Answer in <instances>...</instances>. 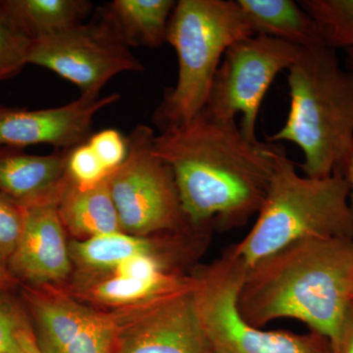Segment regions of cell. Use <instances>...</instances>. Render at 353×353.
Segmentation results:
<instances>
[{
	"mask_svg": "<svg viewBox=\"0 0 353 353\" xmlns=\"http://www.w3.org/2000/svg\"><path fill=\"white\" fill-rule=\"evenodd\" d=\"M25 297L38 326L37 341L44 353L63 352L94 311L55 290L28 289Z\"/></svg>",
	"mask_w": 353,
	"mask_h": 353,
	"instance_id": "obj_14",
	"label": "cell"
},
{
	"mask_svg": "<svg viewBox=\"0 0 353 353\" xmlns=\"http://www.w3.org/2000/svg\"><path fill=\"white\" fill-rule=\"evenodd\" d=\"M282 146L250 141L236 121L204 111L155 136V154L173 171L185 214L194 227L245 226L263 203Z\"/></svg>",
	"mask_w": 353,
	"mask_h": 353,
	"instance_id": "obj_1",
	"label": "cell"
},
{
	"mask_svg": "<svg viewBox=\"0 0 353 353\" xmlns=\"http://www.w3.org/2000/svg\"><path fill=\"white\" fill-rule=\"evenodd\" d=\"M119 99L118 94L81 95L59 108L38 110L0 105V148L50 145L57 150H72L90 138L95 115Z\"/></svg>",
	"mask_w": 353,
	"mask_h": 353,
	"instance_id": "obj_11",
	"label": "cell"
},
{
	"mask_svg": "<svg viewBox=\"0 0 353 353\" xmlns=\"http://www.w3.org/2000/svg\"><path fill=\"white\" fill-rule=\"evenodd\" d=\"M24 208L0 194V265L8 266L24 229Z\"/></svg>",
	"mask_w": 353,
	"mask_h": 353,
	"instance_id": "obj_25",
	"label": "cell"
},
{
	"mask_svg": "<svg viewBox=\"0 0 353 353\" xmlns=\"http://www.w3.org/2000/svg\"><path fill=\"white\" fill-rule=\"evenodd\" d=\"M88 282H83L76 292L83 299L117 308L116 311L128 310L141 307L154 303L164 297L190 289L194 284V279L189 282H154V281L138 280V279L101 274V275L83 276Z\"/></svg>",
	"mask_w": 353,
	"mask_h": 353,
	"instance_id": "obj_17",
	"label": "cell"
},
{
	"mask_svg": "<svg viewBox=\"0 0 353 353\" xmlns=\"http://www.w3.org/2000/svg\"><path fill=\"white\" fill-rule=\"evenodd\" d=\"M29 64L54 72L79 88L82 97H101V90L124 72L143 71L130 50L108 6L92 21L34 39Z\"/></svg>",
	"mask_w": 353,
	"mask_h": 353,
	"instance_id": "obj_8",
	"label": "cell"
},
{
	"mask_svg": "<svg viewBox=\"0 0 353 353\" xmlns=\"http://www.w3.org/2000/svg\"><path fill=\"white\" fill-rule=\"evenodd\" d=\"M248 266L230 245L192 273L194 303L209 347L221 353H334L326 336L310 331H265L241 317L238 296Z\"/></svg>",
	"mask_w": 353,
	"mask_h": 353,
	"instance_id": "obj_6",
	"label": "cell"
},
{
	"mask_svg": "<svg viewBox=\"0 0 353 353\" xmlns=\"http://www.w3.org/2000/svg\"><path fill=\"white\" fill-rule=\"evenodd\" d=\"M280 39L254 34L230 46L223 57L203 111L215 119L236 121L250 141H256L262 101L276 77L292 66L301 53Z\"/></svg>",
	"mask_w": 353,
	"mask_h": 353,
	"instance_id": "obj_9",
	"label": "cell"
},
{
	"mask_svg": "<svg viewBox=\"0 0 353 353\" xmlns=\"http://www.w3.org/2000/svg\"><path fill=\"white\" fill-rule=\"evenodd\" d=\"M152 128L139 125L128 137L125 161L108 176L121 230L138 236L183 233L196 228L183 211L175 176L153 150Z\"/></svg>",
	"mask_w": 353,
	"mask_h": 353,
	"instance_id": "obj_7",
	"label": "cell"
},
{
	"mask_svg": "<svg viewBox=\"0 0 353 353\" xmlns=\"http://www.w3.org/2000/svg\"><path fill=\"white\" fill-rule=\"evenodd\" d=\"M287 72L289 113L267 141L299 146L304 176L327 178L343 172L353 146V72L327 46L301 48Z\"/></svg>",
	"mask_w": 353,
	"mask_h": 353,
	"instance_id": "obj_3",
	"label": "cell"
},
{
	"mask_svg": "<svg viewBox=\"0 0 353 353\" xmlns=\"http://www.w3.org/2000/svg\"><path fill=\"white\" fill-rule=\"evenodd\" d=\"M0 6L34 41L82 24L92 8L87 0H0Z\"/></svg>",
	"mask_w": 353,
	"mask_h": 353,
	"instance_id": "obj_19",
	"label": "cell"
},
{
	"mask_svg": "<svg viewBox=\"0 0 353 353\" xmlns=\"http://www.w3.org/2000/svg\"><path fill=\"white\" fill-rule=\"evenodd\" d=\"M165 234L138 236L124 232L99 234L87 240L72 241L70 255L83 276L101 275L112 271L132 256L155 250Z\"/></svg>",
	"mask_w": 353,
	"mask_h": 353,
	"instance_id": "obj_18",
	"label": "cell"
},
{
	"mask_svg": "<svg viewBox=\"0 0 353 353\" xmlns=\"http://www.w3.org/2000/svg\"><path fill=\"white\" fill-rule=\"evenodd\" d=\"M255 34L299 48L326 46L317 23L292 0H236Z\"/></svg>",
	"mask_w": 353,
	"mask_h": 353,
	"instance_id": "obj_15",
	"label": "cell"
},
{
	"mask_svg": "<svg viewBox=\"0 0 353 353\" xmlns=\"http://www.w3.org/2000/svg\"><path fill=\"white\" fill-rule=\"evenodd\" d=\"M67 176L80 189H90L108 179L110 172L103 166L87 143L69 150Z\"/></svg>",
	"mask_w": 353,
	"mask_h": 353,
	"instance_id": "obj_24",
	"label": "cell"
},
{
	"mask_svg": "<svg viewBox=\"0 0 353 353\" xmlns=\"http://www.w3.org/2000/svg\"><path fill=\"white\" fill-rule=\"evenodd\" d=\"M208 353H221V352H217V350H213V348H211L210 347H209Z\"/></svg>",
	"mask_w": 353,
	"mask_h": 353,
	"instance_id": "obj_32",
	"label": "cell"
},
{
	"mask_svg": "<svg viewBox=\"0 0 353 353\" xmlns=\"http://www.w3.org/2000/svg\"><path fill=\"white\" fill-rule=\"evenodd\" d=\"M254 34L236 0L176 2L166 43L178 57V79L153 114L160 131L190 122L203 111L228 48Z\"/></svg>",
	"mask_w": 353,
	"mask_h": 353,
	"instance_id": "obj_5",
	"label": "cell"
},
{
	"mask_svg": "<svg viewBox=\"0 0 353 353\" xmlns=\"http://www.w3.org/2000/svg\"><path fill=\"white\" fill-rule=\"evenodd\" d=\"M352 305H353V301H352Z\"/></svg>",
	"mask_w": 353,
	"mask_h": 353,
	"instance_id": "obj_33",
	"label": "cell"
},
{
	"mask_svg": "<svg viewBox=\"0 0 353 353\" xmlns=\"http://www.w3.org/2000/svg\"><path fill=\"white\" fill-rule=\"evenodd\" d=\"M32 41L0 6V81L13 78L29 64Z\"/></svg>",
	"mask_w": 353,
	"mask_h": 353,
	"instance_id": "obj_23",
	"label": "cell"
},
{
	"mask_svg": "<svg viewBox=\"0 0 353 353\" xmlns=\"http://www.w3.org/2000/svg\"><path fill=\"white\" fill-rule=\"evenodd\" d=\"M192 287L141 307L119 311L117 353H208Z\"/></svg>",
	"mask_w": 353,
	"mask_h": 353,
	"instance_id": "obj_10",
	"label": "cell"
},
{
	"mask_svg": "<svg viewBox=\"0 0 353 353\" xmlns=\"http://www.w3.org/2000/svg\"><path fill=\"white\" fill-rule=\"evenodd\" d=\"M308 239L353 240L350 185L343 172L327 178L299 175L282 146L254 224L231 246L250 268L285 246Z\"/></svg>",
	"mask_w": 353,
	"mask_h": 353,
	"instance_id": "obj_4",
	"label": "cell"
},
{
	"mask_svg": "<svg viewBox=\"0 0 353 353\" xmlns=\"http://www.w3.org/2000/svg\"><path fill=\"white\" fill-rule=\"evenodd\" d=\"M19 341L26 353H44L39 347L36 334L32 328L25 330L20 334Z\"/></svg>",
	"mask_w": 353,
	"mask_h": 353,
	"instance_id": "obj_29",
	"label": "cell"
},
{
	"mask_svg": "<svg viewBox=\"0 0 353 353\" xmlns=\"http://www.w3.org/2000/svg\"><path fill=\"white\" fill-rule=\"evenodd\" d=\"M28 329L31 326L24 312L0 290V353H26L19 336Z\"/></svg>",
	"mask_w": 353,
	"mask_h": 353,
	"instance_id": "obj_26",
	"label": "cell"
},
{
	"mask_svg": "<svg viewBox=\"0 0 353 353\" xmlns=\"http://www.w3.org/2000/svg\"><path fill=\"white\" fill-rule=\"evenodd\" d=\"M339 353H353V305L348 309L341 327Z\"/></svg>",
	"mask_w": 353,
	"mask_h": 353,
	"instance_id": "obj_28",
	"label": "cell"
},
{
	"mask_svg": "<svg viewBox=\"0 0 353 353\" xmlns=\"http://www.w3.org/2000/svg\"><path fill=\"white\" fill-rule=\"evenodd\" d=\"M343 174L350 185V203L353 214V146L343 166Z\"/></svg>",
	"mask_w": 353,
	"mask_h": 353,
	"instance_id": "obj_30",
	"label": "cell"
},
{
	"mask_svg": "<svg viewBox=\"0 0 353 353\" xmlns=\"http://www.w3.org/2000/svg\"><path fill=\"white\" fill-rule=\"evenodd\" d=\"M69 150L32 155L16 148H0V194L21 206L59 199L68 183Z\"/></svg>",
	"mask_w": 353,
	"mask_h": 353,
	"instance_id": "obj_13",
	"label": "cell"
},
{
	"mask_svg": "<svg viewBox=\"0 0 353 353\" xmlns=\"http://www.w3.org/2000/svg\"><path fill=\"white\" fill-rule=\"evenodd\" d=\"M352 301L353 240L308 239L248 268L236 303L253 327L299 320L329 339L339 353L341 327Z\"/></svg>",
	"mask_w": 353,
	"mask_h": 353,
	"instance_id": "obj_2",
	"label": "cell"
},
{
	"mask_svg": "<svg viewBox=\"0 0 353 353\" xmlns=\"http://www.w3.org/2000/svg\"><path fill=\"white\" fill-rule=\"evenodd\" d=\"M121 315L92 311L78 336L62 353H117Z\"/></svg>",
	"mask_w": 353,
	"mask_h": 353,
	"instance_id": "obj_22",
	"label": "cell"
},
{
	"mask_svg": "<svg viewBox=\"0 0 353 353\" xmlns=\"http://www.w3.org/2000/svg\"><path fill=\"white\" fill-rule=\"evenodd\" d=\"M58 201L50 199L23 206L24 229L8 263L14 277L39 287H51L68 279L73 262Z\"/></svg>",
	"mask_w": 353,
	"mask_h": 353,
	"instance_id": "obj_12",
	"label": "cell"
},
{
	"mask_svg": "<svg viewBox=\"0 0 353 353\" xmlns=\"http://www.w3.org/2000/svg\"><path fill=\"white\" fill-rule=\"evenodd\" d=\"M173 0H114L108 8L128 46L157 48L166 43Z\"/></svg>",
	"mask_w": 353,
	"mask_h": 353,
	"instance_id": "obj_20",
	"label": "cell"
},
{
	"mask_svg": "<svg viewBox=\"0 0 353 353\" xmlns=\"http://www.w3.org/2000/svg\"><path fill=\"white\" fill-rule=\"evenodd\" d=\"M299 2L317 23L326 46L345 52L347 68L353 72V0Z\"/></svg>",
	"mask_w": 353,
	"mask_h": 353,
	"instance_id": "obj_21",
	"label": "cell"
},
{
	"mask_svg": "<svg viewBox=\"0 0 353 353\" xmlns=\"http://www.w3.org/2000/svg\"><path fill=\"white\" fill-rule=\"evenodd\" d=\"M15 284L16 279L10 271L0 265V290L6 292V290L13 288Z\"/></svg>",
	"mask_w": 353,
	"mask_h": 353,
	"instance_id": "obj_31",
	"label": "cell"
},
{
	"mask_svg": "<svg viewBox=\"0 0 353 353\" xmlns=\"http://www.w3.org/2000/svg\"><path fill=\"white\" fill-rule=\"evenodd\" d=\"M88 145L109 172L115 170L128 155V139L118 130L105 129L92 134Z\"/></svg>",
	"mask_w": 353,
	"mask_h": 353,
	"instance_id": "obj_27",
	"label": "cell"
},
{
	"mask_svg": "<svg viewBox=\"0 0 353 353\" xmlns=\"http://www.w3.org/2000/svg\"><path fill=\"white\" fill-rule=\"evenodd\" d=\"M58 212L65 230L80 240L122 232L108 179L90 189H80L68 180L60 194Z\"/></svg>",
	"mask_w": 353,
	"mask_h": 353,
	"instance_id": "obj_16",
	"label": "cell"
}]
</instances>
